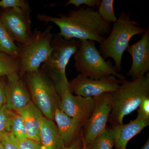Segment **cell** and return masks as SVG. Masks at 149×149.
I'll return each mask as SVG.
<instances>
[{
	"label": "cell",
	"instance_id": "18",
	"mask_svg": "<svg viewBox=\"0 0 149 149\" xmlns=\"http://www.w3.org/2000/svg\"><path fill=\"white\" fill-rule=\"evenodd\" d=\"M0 51L16 57H19L20 49L10 37L1 18L0 11Z\"/></svg>",
	"mask_w": 149,
	"mask_h": 149
},
{
	"label": "cell",
	"instance_id": "28",
	"mask_svg": "<svg viewBox=\"0 0 149 149\" xmlns=\"http://www.w3.org/2000/svg\"><path fill=\"white\" fill-rule=\"evenodd\" d=\"M6 77L0 78V109L6 104Z\"/></svg>",
	"mask_w": 149,
	"mask_h": 149
},
{
	"label": "cell",
	"instance_id": "11",
	"mask_svg": "<svg viewBox=\"0 0 149 149\" xmlns=\"http://www.w3.org/2000/svg\"><path fill=\"white\" fill-rule=\"evenodd\" d=\"M59 109L68 116L86 122L93 114L95 101L94 97L73 95L70 89H66L60 95Z\"/></svg>",
	"mask_w": 149,
	"mask_h": 149
},
{
	"label": "cell",
	"instance_id": "8",
	"mask_svg": "<svg viewBox=\"0 0 149 149\" xmlns=\"http://www.w3.org/2000/svg\"><path fill=\"white\" fill-rule=\"evenodd\" d=\"M95 107L88 120L83 126L81 136L82 149H85L107 128V123L111 111L110 93L94 97Z\"/></svg>",
	"mask_w": 149,
	"mask_h": 149
},
{
	"label": "cell",
	"instance_id": "13",
	"mask_svg": "<svg viewBox=\"0 0 149 149\" xmlns=\"http://www.w3.org/2000/svg\"><path fill=\"white\" fill-rule=\"evenodd\" d=\"M6 77V107L15 111L24 107L31 101V95L26 82L19 74Z\"/></svg>",
	"mask_w": 149,
	"mask_h": 149
},
{
	"label": "cell",
	"instance_id": "10",
	"mask_svg": "<svg viewBox=\"0 0 149 149\" xmlns=\"http://www.w3.org/2000/svg\"><path fill=\"white\" fill-rule=\"evenodd\" d=\"M69 83L70 90L75 95L94 97L116 91L120 86V80L113 75L94 80L79 74Z\"/></svg>",
	"mask_w": 149,
	"mask_h": 149
},
{
	"label": "cell",
	"instance_id": "32",
	"mask_svg": "<svg viewBox=\"0 0 149 149\" xmlns=\"http://www.w3.org/2000/svg\"><path fill=\"white\" fill-rule=\"evenodd\" d=\"M0 149H4L3 146L1 141H0Z\"/></svg>",
	"mask_w": 149,
	"mask_h": 149
},
{
	"label": "cell",
	"instance_id": "20",
	"mask_svg": "<svg viewBox=\"0 0 149 149\" xmlns=\"http://www.w3.org/2000/svg\"><path fill=\"white\" fill-rule=\"evenodd\" d=\"M113 146V137L109 128L107 127L105 130L85 149H112Z\"/></svg>",
	"mask_w": 149,
	"mask_h": 149
},
{
	"label": "cell",
	"instance_id": "24",
	"mask_svg": "<svg viewBox=\"0 0 149 149\" xmlns=\"http://www.w3.org/2000/svg\"><path fill=\"white\" fill-rule=\"evenodd\" d=\"M0 8L2 9L19 8L31 11L28 2L25 0H2L0 1Z\"/></svg>",
	"mask_w": 149,
	"mask_h": 149
},
{
	"label": "cell",
	"instance_id": "33",
	"mask_svg": "<svg viewBox=\"0 0 149 149\" xmlns=\"http://www.w3.org/2000/svg\"></svg>",
	"mask_w": 149,
	"mask_h": 149
},
{
	"label": "cell",
	"instance_id": "31",
	"mask_svg": "<svg viewBox=\"0 0 149 149\" xmlns=\"http://www.w3.org/2000/svg\"><path fill=\"white\" fill-rule=\"evenodd\" d=\"M141 149H149V139L146 142L143 146L141 148Z\"/></svg>",
	"mask_w": 149,
	"mask_h": 149
},
{
	"label": "cell",
	"instance_id": "21",
	"mask_svg": "<svg viewBox=\"0 0 149 149\" xmlns=\"http://www.w3.org/2000/svg\"><path fill=\"white\" fill-rule=\"evenodd\" d=\"M10 133L15 136L18 141L27 138V130L23 120L20 116L15 111L11 120Z\"/></svg>",
	"mask_w": 149,
	"mask_h": 149
},
{
	"label": "cell",
	"instance_id": "19",
	"mask_svg": "<svg viewBox=\"0 0 149 149\" xmlns=\"http://www.w3.org/2000/svg\"><path fill=\"white\" fill-rule=\"evenodd\" d=\"M19 57L9 55L0 51V78L19 74Z\"/></svg>",
	"mask_w": 149,
	"mask_h": 149
},
{
	"label": "cell",
	"instance_id": "4",
	"mask_svg": "<svg viewBox=\"0 0 149 149\" xmlns=\"http://www.w3.org/2000/svg\"><path fill=\"white\" fill-rule=\"evenodd\" d=\"M80 45L79 40H66L57 35L53 40L50 56L40 67L53 82L59 95L65 90H70L65 73L66 67Z\"/></svg>",
	"mask_w": 149,
	"mask_h": 149
},
{
	"label": "cell",
	"instance_id": "3",
	"mask_svg": "<svg viewBox=\"0 0 149 149\" xmlns=\"http://www.w3.org/2000/svg\"><path fill=\"white\" fill-rule=\"evenodd\" d=\"M128 12L122 11L113 23L108 37L100 44V52L105 60L113 59L117 72L121 70L123 55L129 46V42L133 36L143 35L147 29L130 18Z\"/></svg>",
	"mask_w": 149,
	"mask_h": 149
},
{
	"label": "cell",
	"instance_id": "6",
	"mask_svg": "<svg viewBox=\"0 0 149 149\" xmlns=\"http://www.w3.org/2000/svg\"><path fill=\"white\" fill-rule=\"evenodd\" d=\"M52 26L32 34L27 43L20 45L19 74L23 77L30 72L37 71L49 58L52 51L54 36Z\"/></svg>",
	"mask_w": 149,
	"mask_h": 149
},
{
	"label": "cell",
	"instance_id": "22",
	"mask_svg": "<svg viewBox=\"0 0 149 149\" xmlns=\"http://www.w3.org/2000/svg\"><path fill=\"white\" fill-rule=\"evenodd\" d=\"M113 0H102L97 11L99 15L106 22L110 24L117 20L113 10Z\"/></svg>",
	"mask_w": 149,
	"mask_h": 149
},
{
	"label": "cell",
	"instance_id": "26",
	"mask_svg": "<svg viewBox=\"0 0 149 149\" xmlns=\"http://www.w3.org/2000/svg\"><path fill=\"white\" fill-rule=\"evenodd\" d=\"M100 3V0H69L65 3V7L69 5H73L75 7V9L81 6L94 8L95 7H99Z\"/></svg>",
	"mask_w": 149,
	"mask_h": 149
},
{
	"label": "cell",
	"instance_id": "17",
	"mask_svg": "<svg viewBox=\"0 0 149 149\" xmlns=\"http://www.w3.org/2000/svg\"><path fill=\"white\" fill-rule=\"evenodd\" d=\"M40 143L45 149H64V143L54 120L44 118L40 130Z\"/></svg>",
	"mask_w": 149,
	"mask_h": 149
},
{
	"label": "cell",
	"instance_id": "16",
	"mask_svg": "<svg viewBox=\"0 0 149 149\" xmlns=\"http://www.w3.org/2000/svg\"><path fill=\"white\" fill-rule=\"evenodd\" d=\"M22 118L27 138L40 142V130L45 116L32 101L26 106L15 111Z\"/></svg>",
	"mask_w": 149,
	"mask_h": 149
},
{
	"label": "cell",
	"instance_id": "7",
	"mask_svg": "<svg viewBox=\"0 0 149 149\" xmlns=\"http://www.w3.org/2000/svg\"><path fill=\"white\" fill-rule=\"evenodd\" d=\"M26 84L31 101L47 119L54 120L60 97L52 80L42 70L26 74Z\"/></svg>",
	"mask_w": 149,
	"mask_h": 149
},
{
	"label": "cell",
	"instance_id": "1",
	"mask_svg": "<svg viewBox=\"0 0 149 149\" xmlns=\"http://www.w3.org/2000/svg\"><path fill=\"white\" fill-rule=\"evenodd\" d=\"M37 18L40 21L55 24L60 29L57 35L66 40H92L100 44L111 29V24L102 19L97 11L86 6L57 17L39 14Z\"/></svg>",
	"mask_w": 149,
	"mask_h": 149
},
{
	"label": "cell",
	"instance_id": "9",
	"mask_svg": "<svg viewBox=\"0 0 149 149\" xmlns=\"http://www.w3.org/2000/svg\"><path fill=\"white\" fill-rule=\"evenodd\" d=\"M3 24L14 42L24 45L29 41L31 32L30 11L19 8L2 9Z\"/></svg>",
	"mask_w": 149,
	"mask_h": 149
},
{
	"label": "cell",
	"instance_id": "29",
	"mask_svg": "<svg viewBox=\"0 0 149 149\" xmlns=\"http://www.w3.org/2000/svg\"><path fill=\"white\" fill-rule=\"evenodd\" d=\"M138 110L146 117L149 118V97H146L142 100Z\"/></svg>",
	"mask_w": 149,
	"mask_h": 149
},
{
	"label": "cell",
	"instance_id": "2",
	"mask_svg": "<svg viewBox=\"0 0 149 149\" xmlns=\"http://www.w3.org/2000/svg\"><path fill=\"white\" fill-rule=\"evenodd\" d=\"M112 109L108 121L122 124L123 118L138 109L143 99L149 97V73L132 81L120 80L119 88L110 93Z\"/></svg>",
	"mask_w": 149,
	"mask_h": 149
},
{
	"label": "cell",
	"instance_id": "15",
	"mask_svg": "<svg viewBox=\"0 0 149 149\" xmlns=\"http://www.w3.org/2000/svg\"><path fill=\"white\" fill-rule=\"evenodd\" d=\"M54 121L65 147L70 146L81 135L85 123L70 117L59 108L56 109Z\"/></svg>",
	"mask_w": 149,
	"mask_h": 149
},
{
	"label": "cell",
	"instance_id": "5",
	"mask_svg": "<svg viewBox=\"0 0 149 149\" xmlns=\"http://www.w3.org/2000/svg\"><path fill=\"white\" fill-rule=\"evenodd\" d=\"M80 47L74 55V67L77 72L84 77L94 80L113 75L118 79H125L111 62L102 57L92 40H81Z\"/></svg>",
	"mask_w": 149,
	"mask_h": 149
},
{
	"label": "cell",
	"instance_id": "12",
	"mask_svg": "<svg viewBox=\"0 0 149 149\" xmlns=\"http://www.w3.org/2000/svg\"><path fill=\"white\" fill-rule=\"evenodd\" d=\"M126 51L132 58V64L126 75L132 80L144 76L149 71V25L138 42L128 46Z\"/></svg>",
	"mask_w": 149,
	"mask_h": 149
},
{
	"label": "cell",
	"instance_id": "23",
	"mask_svg": "<svg viewBox=\"0 0 149 149\" xmlns=\"http://www.w3.org/2000/svg\"><path fill=\"white\" fill-rule=\"evenodd\" d=\"M14 111L4 106L0 109V136L10 132L11 120Z\"/></svg>",
	"mask_w": 149,
	"mask_h": 149
},
{
	"label": "cell",
	"instance_id": "30",
	"mask_svg": "<svg viewBox=\"0 0 149 149\" xmlns=\"http://www.w3.org/2000/svg\"><path fill=\"white\" fill-rule=\"evenodd\" d=\"M82 136L80 135L70 146L65 147L64 149H82Z\"/></svg>",
	"mask_w": 149,
	"mask_h": 149
},
{
	"label": "cell",
	"instance_id": "27",
	"mask_svg": "<svg viewBox=\"0 0 149 149\" xmlns=\"http://www.w3.org/2000/svg\"><path fill=\"white\" fill-rule=\"evenodd\" d=\"M19 142V149H45L40 142L27 138Z\"/></svg>",
	"mask_w": 149,
	"mask_h": 149
},
{
	"label": "cell",
	"instance_id": "14",
	"mask_svg": "<svg viewBox=\"0 0 149 149\" xmlns=\"http://www.w3.org/2000/svg\"><path fill=\"white\" fill-rule=\"evenodd\" d=\"M149 125V118L138 110L137 117L127 124L112 125L109 128L116 149H126L128 142Z\"/></svg>",
	"mask_w": 149,
	"mask_h": 149
},
{
	"label": "cell",
	"instance_id": "25",
	"mask_svg": "<svg viewBox=\"0 0 149 149\" xmlns=\"http://www.w3.org/2000/svg\"><path fill=\"white\" fill-rule=\"evenodd\" d=\"M0 141L4 149H19L18 140L10 132L0 136Z\"/></svg>",
	"mask_w": 149,
	"mask_h": 149
}]
</instances>
